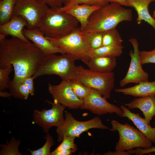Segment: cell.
<instances>
[{
	"mask_svg": "<svg viewBox=\"0 0 155 155\" xmlns=\"http://www.w3.org/2000/svg\"><path fill=\"white\" fill-rule=\"evenodd\" d=\"M45 56L31 41L13 37L0 41V68L11 65L14 70V77L8 86L11 96L23 99L18 92L19 86L25 78L34 75Z\"/></svg>",
	"mask_w": 155,
	"mask_h": 155,
	"instance_id": "6da1fadb",
	"label": "cell"
},
{
	"mask_svg": "<svg viewBox=\"0 0 155 155\" xmlns=\"http://www.w3.org/2000/svg\"><path fill=\"white\" fill-rule=\"evenodd\" d=\"M132 17L131 9L117 3H110L91 14L82 32L103 33L116 28L122 22L131 21Z\"/></svg>",
	"mask_w": 155,
	"mask_h": 155,
	"instance_id": "7a4b0ae2",
	"label": "cell"
},
{
	"mask_svg": "<svg viewBox=\"0 0 155 155\" xmlns=\"http://www.w3.org/2000/svg\"><path fill=\"white\" fill-rule=\"evenodd\" d=\"M78 21L58 8L49 7L44 12L38 28L45 36L50 38L65 36L78 27Z\"/></svg>",
	"mask_w": 155,
	"mask_h": 155,
	"instance_id": "3957f363",
	"label": "cell"
},
{
	"mask_svg": "<svg viewBox=\"0 0 155 155\" xmlns=\"http://www.w3.org/2000/svg\"><path fill=\"white\" fill-rule=\"evenodd\" d=\"M76 60L67 53L60 55L53 54L45 56L33 76L35 79L42 75H55L60 77L62 80H71L75 75Z\"/></svg>",
	"mask_w": 155,
	"mask_h": 155,
	"instance_id": "277c9868",
	"label": "cell"
},
{
	"mask_svg": "<svg viewBox=\"0 0 155 155\" xmlns=\"http://www.w3.org/2000/svg\"><path fill=\"white\" fill-rule=\"evenodd\" d=\"M112 131H117L119 138L116 144L115 150L124 151L141 148L145 149L152 146V142L138 129L127 123L123 124L115 120L111 121Z\"/></svg>",
	"mask_w": 155,
	"mask_h": 155,
	"instance_id": "5b68a950",
	"label": "cell"
},
{
	"mask_svg": "<svg viewBox=\"0 0 155 155\" xmlns=\"http://www.w3.org/2000/svg\"><path fill=\"white\" fill-rule=\"evenodd\" d=\"M46 37L66 53L71 55L76 60H80L88 65L90 58L89 55L90 50L79 28L65 36L55 38Z\"/></svg>",
	"mask_w": 155,
	"mask_h": 155,
	"instance_id": "8992f818",
	"label": "cell"
},
{
	"mask_svg": "<svg viewBox=\"0 0 155 155\" xmlns=\"http://www.w3.org/2000/svg\"><path fill=\"white\" fill-rule=\"evenodd\" d=\"M73 79L96 90L106 99L110 98L111 93L115 85L114 72H95L85 69L81 65L76 66L75 75Z\"/></svg>",
	"mask_w": 155,
	"mask_h": 155,
	"instance_id": "52a82bcc",
	"label": "cell"
},
{
	"mask_svg": "<svg viewBox=\"0 0 155 155\" xmlns=\"http://www.w3.org/2000/svg\"><path fill=\"white\" fill-rule=\"evenodd\" d=\"M65 116L63 123L57 127L56 130L58 142H62L66 136H71L76 138L79 137L81 134L90 129H109L107 126L103 124L98 116L89 120L82 121L76 120L70 113L67 111H65Z\"/></svg>",
	"mask_w": 155,
	"mask_h": 155,
	"instance_id": "ba28073f",
	"label": "cell"
},
{
	"mask_svg": "<svg viewBox=\"0 0 155 155\" xmlns=\"http://www.w3.org/2000/svg\"><path fill=\"white\" fill-rule=\"evenodd\" d=\"M49 7L40 0H16L12 16H20L26 21L27 28H38L41 18Z\"/></svg>",
	"mask_w": 155,
	"mask_h": 155,
	"instance_id": "9c48e42d",
	"label": "cell"
},
{
	"mask_svg": "<svg viewBox=\"0 0 155 155\" xmlns=\"http://www.w3.org/2000/svg\"><path fill=\"white\" fill-rule=\"evenodd\" d=\"M48 102L52 105L50 109L35 110L33 114L32 122L40 127L46 133L51 127H57L63 124L65 119L64 111L66 108L55 100L53 102Z\"/></svg>",
	"mask_w": 155,
	"mask_h": 155,
	"instance_id": "30bf717a",
	"label": "cell"
},
{
	"mask_svg": "<svg viewBox=\"0 0 155 155\" xmlns=\"http://www.w3.org/2000/svg\"><path fill=\"white\" fill-rule=\"evenodd\" d=\"M133 47V51L131 50L129 55L131 57L130 65L127 73L124 78L119 82L121 87L128 84H139L148 81V74L143 69L140 56L139 43L135 38L129 40Z\"/></svg>",
	"mask_w": 155,
	"mask_h": 155,
	"instance_id": "8fae6325",
	"label": "cell"
},
{
	"mask_svg": "<svg viewBox=\"0 0 155 155\" xmlns=\"http://www.w3.org/2000/svg\"><path fill=\"white\" fill-rule=\"evenodd\" d=\"M70 80H62L59 84H48V90L54 100L71 109H78L82 105L83 100L78 98L71 88Z\"/></svg>",
	"mask_w": 155,
	"mask_h": 155,
	"instance_id": "7c38bea8",
	"label": "cell"
},
{
	"mask_svg": "<svg viewBox=\"0 0 155 155\" xmlns=\"http://www.w3.org/2000/svg\"><path fill=\"white\" fill-rule=\"evenodd\" d=\"M98 91L93 89L90 95L83 100L80 108L89 110L92 113L99 115L115 113L122 117L123 112L121 108L110 103Z\"/></svg>",
	"mask_w": 155,
	"mask_h": 155,
	"instance_id": "4fadbf2b",
	"label": "cell"
},
{
	"mask_svg": "<svg viewBox=\"0 0 155 155\" xmlns=\"http://www.w3.org/2000/svg\"><path fill=\"white\" fill-rule=\"evenodd\" d=\"M23 32L25 37L45 56L56 53H66L63 50L52 43L38 28L31 29L24 28Z\"/></svg>",
	"mask_w": 155,
	"mask_h": 155,
	"instance_id": "5bb4252c",
	"label": "cell"
},
{
	"mask_svg": "<svg viewBox=\"0 0 155 155\" xmlns=\"http://www.w3.org/2000/svg\"><path fill=\"white\" fill-rule=\"evenodd\" d=\"M100 7L85 4H74L67 7L58 8L60 11H65L75 18L80 24V30L85 28L88 19L91 14Z\"/></svg>",
	"mask_w": 155,
	"mask_h": 155,
	"instance_id": "9a60e30c",
	"label": "cell"
},
{
	"mask_svg": "<svg viewBox=\"0 0 155 155\" xmlns=\"http://www.w3.org/2000/svg\"><path fill=\"white\" fill-rule=\"evenodd\" d=\"M28 24L26 20L20 16H12L10 20L0 24V34L5 36L8 35L26 42L30 41L24 35L23 30Z\"/></svg>",
	"mask_w": 155,
	"mask_h": 155,
	"instance_id": "2e32d148",
	"label": "cell"
},
{
	"mask_svg": "<svg viewBox=\"0 0 155 155\" xmlns=\"http://www.w3.org/2000/svg\"><path fill=\"white\" fill-rule=\"evenodd\" d=\"M120 108L123 112L122 117H127L131 121L148 140L155 144V127H151L139 114L132 112L124 105H121Z\"/></svg>",
	"mask_w": 155,
	"mask_h": 155,
	"instance_id": "e0dca14e",
	"label": "cell"
},
{
	"mask_svg": "<svg viewBox=\"0 0 155 155\" xmlns=\"http://www.w3.org/2000/svg\"><path fill=\"white\" fill-rule=\"evenodd\" d=\"M125 104L129 109L137 108L140 110L149 124L155 116V95L135 98Z\"/></svg>",
	"mask_w": 155,
	"mask_h": 155,
	"instance_id": "ac0fdd59",
	"label": "cell"
},
{
	"mask_svg": "<svg viewBox=\"0 0 155 155\" xmlns=\"http://www.w3.org/2000/svg\"><path fill=\"white\" fill-rule=\"evenodd\" d=\"M115 91L125 95L141 97L155 95V81L141 82L134 86L123 88H116Z\"/></svg>",
	"mask_w": 155,
	"mask_h": 155,
	"instance_id": "d6986e66",
	"label": "cell"
},
{
	"mask_svg": "<svg viewBox=\"0 0 155 155\" xmlns=\"http://www.w3.org/2000/svg\"><path fill=\"white\" fill-rule=\"evenodd\" d=\"M131 7L136 11L137 17L136 21L140 24L143 21L148 23L155 30V19L150 14L148 7L149 4L155 0H126Z\"/></svg>",
	"mask_w": 155,
	"mask_h": 155,
	"instance_id": "ffe728a7",
	"label": "cell"
},
{
	"mask_svg": "<svg viewBox=\"0 0 155 155\" xmlns=\"http://www.w3.org/2000/svg\"><path fill=\"white\" fill-rule=\"evenodd\" d=\"M117 65L116 57H100L90 58L87 65L92 71L106 73L112 72Z\"/></svg>",
	"mask_w": 155,
	"mask_h": 155,
	"instance_id": "44dd1931",
	"label": "cell"
},
{
	"mask_svg": "<svg viewBox=\"0 0 155 155\" xmlns=\"http://www.w3.org/2000/svg\"><path fill=\"white\" fill-rule=\"evenodd\" d=\"M124 47L109 45L102 46L98 49L90 50V58L100 57H116L122 53Z\"/></svg>",
	"mask_w": 155,
	"mask_h": 155,
	"instance_id": "7402d4cb",
	"label": "cell"
},
{
	"mask_svg": "<svg viewBox=\"0 0 155 155\" xmlns=\"http://www.w3.org/2000/svg\"><path fill=\"white\" fill-rule=\"evenodd\" d=\"M16 0L0 1V24L8 22L12 15Z\"/></svg>",
	"mask_w": 155,
	"mask_h": 155,
	"instance_id": "603a6c76",
	"label": "cell"
},
{
	"mask_svg": "<svg viewBox=\"0 0 155 155\" xmlns=\"http://www.w3.org/2000/svg\"><path fill=\"white\" fill-rule=\"evenodd\" d=\"M123 40L116 28L103 32L102 46H122Z\"/></svg>",
	"mask_w": 155,
	"mask_h": 155,
	"instance_id": "cb8c5ba5",
	"label": "cell"
},
{
	"mask_svg": "<svg viewBox=\"0 0 155 155\" xmlns=\"http://www.w3.org/2000/svg\"><path fill=\"white\" fill-rule=\"evenodd\" d=\"M82 32L86 43L90 50L96 49L102 46L103 33Z\"/></svg>",
	"mask_w": 155,
	"mask_h": 155,
	"instance_id": "d4e9b609",
	"label": "cell"
},
{
	"mask_svg": "<svg viewBox=\"0 0 155 155\" xmlns=\"http://www.w3.org/2000/svg\"><path fill=\"white\" fill-rule=\"evenodd\" d=\"M70 81L73 90L80 99L83 100L92 94L93 89L85 85L76 79H73Z\"/></svg>",
	"mask_w": 155,
	"mask_h": 155,
	"instance_id": "484cf974",
	"label": "cell"
},
{
	"mask_svg": "<svg viewBox=\"0 0 155 155\" xmlns=\"http://www.w3.org/2000/svg\"><path fill=\"white\" fill-rule=\"evenodd\" d=\"M21 143L19 140L12 137L10 142L7 144H1L0 155H22L18 149Z\"/></svg>",
	"mask_w": 155,
	"mask_h": 155,
	"instance_id": "4316f807",
	"label": "cell"
},
{
	"mask_svg": "<svg viewBox=\"0 0 155 155\" xmlns=\"http://www.w3.org/2000/svg\"><path fill=\"white\" fill-rule=\"evenodd\" d=\"M44 138L46 141L41 148L36 150H32L27 149V151L30 153L32 155H51L50 149L52 146L55 144V142L52 136L48 132Z\"/></svg>",
	"mask_w": 155,
	"mask_h": 155,
	"instance_id": "83f0119b",
	"label": "cell"
},
{
	"mask_svg": "<svg viewBox=\"0 0 155 155\" xmlns=\"http://www.w3.org/2000/svg\"><path fill=\"white\" fill-rule=\"evenodd\" d=\"M76 138L71 136H65L61 143L53 151L55 152L63 150L71 149L75 153L77 150V146L74 143V140Z\"/></svg>",
	"mask_w": 155,
	"mask_h": 155,
	"instance_id": "f1b7e54d",
	"label": "cell"
},
{
	"mask_svg": "<svg viewBox=\"0 0 155 155\" xmlns=\"http://www.w3.org/2000/svg\"><path fill=\"white\" fill-rule=\"evenodd\" d=\"M12 67L10 65L4 68H0V91L8 88L10 81L9 76L12 70Z\"/></svg>",
	"mask_w": 155,
	"mask_h": 155,
	"instance_id": "f546056e",
	"label": "cell"
},
{
	"mask_svg": "<svg viewBox=\"0 0 155 155\" xmlns=\"http://www.w3.org/2000/svg\"><path fill=\"white\" fill-rule=\"evenodd\" d=\"M109 3L106 0H68L66 3L63 6L67 7L74 4H85L101 7L108 4Z\"/></svg>",
	"mask_w": 155,
	"mask_h": 155,
	"instance_id": "4dcf8cb0",
	"label": "cell"
},
{
	"mask_svg": "<svg viewBox=\"0 0 155 155\" xmlns=\"http://www.w3.org/2000/svg\"><path fill=\"white\" fill-rule=\"evenodd\" d=\"M140 56L142 65L148 63L155 64V48L151 51H140Z\"/></svg>",
	"mask_w": 155,
	"mask_h": 155,
	"instance_id": "1f68e13d",
	"label": "cell"
},
{
	"mask_svg": "<svg viewBox=\"0 0 155 155\" xmlns=\"http://www.w3.org/2000/svg\"><path fill=\"white\" fill-rule=\"evenodd\" d=\"M128 155L135 154L136 155H141L150 153L155 152V146H151L148 148H136L135 149H131L127 150Z\"/></svg>",
	"mask_w": 155,
	"mask_h": 155,
	"instance_id": "d6a6232c",
	"label": "cell"
},
{
	"mask_svg": "<svg viewBox=\"0 0 155 155\" xmlns=\"http://www.w3.org/2000/svg\"><path fill=\"white\" fill-rule=\"evenodd\" d=\"M50 7L60 8L65 4L68 0H40Z\"/></svg>",
	"mask_w": 155,
	"mask_h": 155,
	"instance_id": "836d02e7",
	"label": "cell"
},
{
	"mask_svg": "<svg viewBox=\"0 0 155 155\" xmlns=\"http://www.w3.org/2000/svg\"><path fill=\"white\" fill-rule=\"evenodd\" d=\"M34 78L33 76L28 77L25 78L22 83L24 84L28 89L30 94L33 96L34 94Z\"/></svg>",
	"mask_w": 155,
	"mask_h": 155,
	"instance_id": "e575fe53",
	"label": "cell"
},
{
	"mask_svg": "<svg viewBox=\"0 0 155 155\" xmlns=\"http://www.w3.org/2000/svg\"><path fill=\"white\" fill-rule=\"evenodd\" d=\"M19 93L22 97L23 99L26 100L30 94L29 91L26 86L22 83L18 88Z\"/></svg>",
	"mask_w": 155,
	"mask_h": 155,
	"instance_id": "d590c367",
	"label": "cell"
},
{
	"mask_svg": "<svg viewBox=\"0 0 155 155\" xmlns=\"http://www.w3.org/2000/svg\"><path fill=\"white\" fill-rule=\"evenodd\" d=\"M71 149L63 150L57 152L53 151L51 152V155H71L74 153Z\"/></svg>",
	"mask_w": 155,
	"mask_h": 155,
	"instance_id": "8d00e7d4",
	"label": "cell"
},
{
	"mask_svg": "<svg viewBox=\"0 0 155 155\" xmlns=\"http://www.w3.org/2000/svg\"><path fill=\"white\" fill-rule=\"evenodd\" d=\"M108 3H118L123 6L131 7L126 0H106Z\"/></svg>",
	"mask_w": 155,
	"mask_h": 155,
	"instance_id": "74e56055",
	"label": "cell"
},
{
	"mask_svg": "<svg viewBox=\"0 0 155 155\" xmlns=\"http://www.w3.org/2000/svg\"><path fill=\"white\" fill-rule=\"evenodd\" d=\"M0 96L4 98H8L11 96L9 92L2 91H0Z\"/></svg>",
	"mask_w": 155,
	"mask_h": 155,
	"instance_id": "f35d334b",
	"label": "cell"
},
{
	"mask_svg": "<svg viewBox=\"0 0 155 155\" xmlns=\"http://www.w3.org/2000/svg\"><path fill=\"white\" fill-rule=\"evenodd\" d=\"M152 17L154 19H155V9L153 11Z\"/></svg>",
	"mask_w": 155,
	"mask_h": 155,
	"instance_id": "ab89813d",
	"label": "cell"
},
{
	"mask_svg": "<svg viewBox=\"0 0 155 155\" xmlns=\"http://www.w3.org/2000/svg\"><path fill=\"white\" fill-rule=\"evenodd\" d=\"M1 0H0V1H1Z\"/></svg>",
	"mask_w": 155,
	"mask_h": 155,
	"instance_id": "60d3db41",
	"label": "cell"
}]
</instances>
